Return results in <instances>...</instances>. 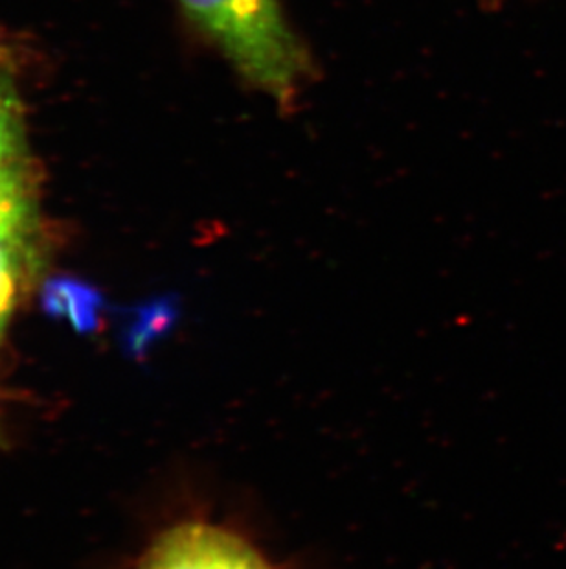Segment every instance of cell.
<instances>
[{
  "label": "cell",
  "instance_id": "2",
  "mask_svg": "<svg viewBox=\"0 0 566 569\" xmlns=\"http://www.w3.org/2000/svg\"><path fill=\"white\" fill-rule=\"evenodd\" d=\"M140 569H274L271 560L240 532L190 521L164 532Z\"/></svg>",
  "mask_w": 566,
  "mask_h": 569
},
{
  "label": "cell",
  "instance_id": "4",
  "mask_svg": "<svg viewBox=\"0 0 566 569\" xmlns=\"http://www.w3.org/2000/svg\"><path fill=\"white\" fill-rule=\"evenodd\" d=\"M28 234H0V338L16 310L27 262Z\"/></svg>",
  "mask_w": 566,
  "mask_h": 569
},
{
  "label": "cell",
  "instance_id": "1",
  "mask_svg": "<svg viewBox=\"0 0 566 569\" xmlns=\"http://www.w3.org/2000/svg\"><path fill=\"white\" fill-rule=\"evenodd\" d=\"M190 19L252 86L279 100L310 72V58L283 16L280 0H181Z\"/></svg>",
  "mask_w": 566,
  "mask_h": 569
},
{
  "label": "cell",
  "instance_id": "5",
  "mask_svg": "<svg viewBox=\"0 0 566 569\" xmlns=\"http://www.w3.org/2000/svg\"><path fill=\"white\" fill-rule=\"evenodd\" d=\"M24 146L21 98L10 70L0 63V164L19 161Z\"/></svg>",
  "mask_w": 566,
  "mask_h": 569
},
{
  "label": "cell",
  "instance_id": "3",
  "mask_svg": "<svg viewBox=\"0 0 566 569\" xmlns=\"http://www.w3.org/2000/svg\"><path fill=\"white\" fill-rule=\"evenodd\" d=\"M36 218V187L21 159L0 164V234H28Z\"/></svg>",
  "mask_w": 566,
  "mask_h": 569
}]
</instances>
